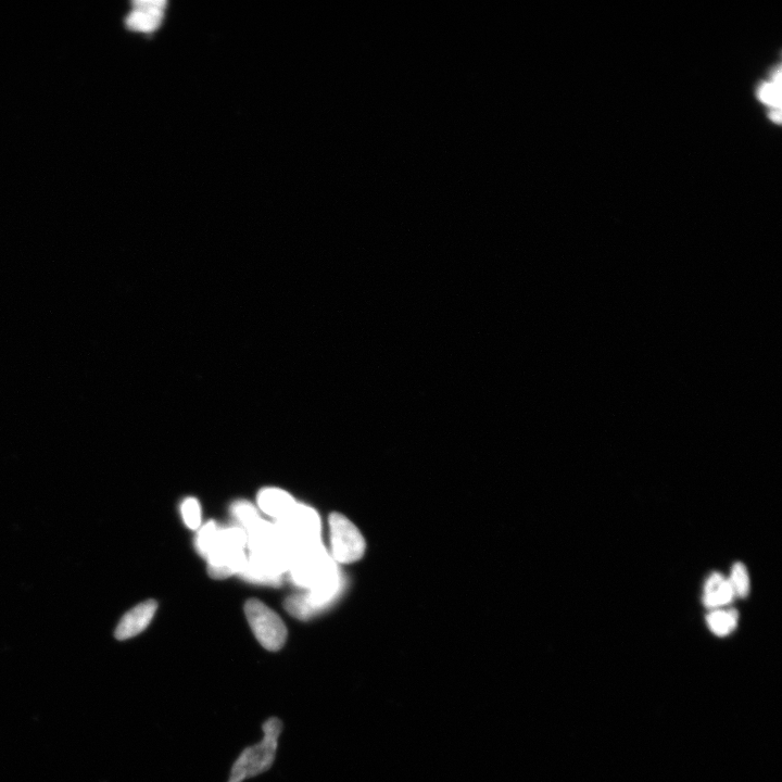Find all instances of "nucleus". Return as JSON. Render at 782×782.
Segmentation results:
<instances>
[{
    "mask_svg": "<svg viewBox=\"0 0 782 782\" xmlns=\"http://www.w3.org/2000/svg\"><path fill=\"white\" fill-rule=\"evenodd\" d=\"M264 737L256 746L245 749L234 763L229 782H244L269 771L272 767L283 723L279 718L271 717L262 725Z\"/></svg>",
    "mask_w": 782,
    "mask_h": 782,
    "instance_id": "f257e3e1",
    "label": "nucleus"
},
{
    "mask_svg": "<svg viewBox=\"0 0 782 782\" xmlns=\"http://www.w3.org/2000/svg\"><path fill=\"white\" fill-rule=\"evenodd\" d=\"M285 544L293 549L321 541V520L315 510L296 504L275 524Z\"/></svg>",
    "mask_w": 782,
    "mask_h": 782,
    "instance_id": "f03ea898",
    "label": "nucleus"
},
{
    "mask_svg": "<svg viewBox=\"0 0 782 782\" xmlns=\"http://www.w3.org/2000/svg\"><path fill=\"white\" fill-rule=\"evenodd\" d=\"M245 613L252 632L264 649L276 652L284 647L287 628L279 615L257 599L246 602Z\"/></svg>",
    "mask_w": 782,
    "mask_h": 782,
    "instance_id": "7ed1b4c3",
    "label": "nucleus"
},
{
    "mask_svg": "<svg viewBox=\"0 0 782 782\" xmlns=\"http://www.w3.org/2000/svg\"><path fill=\"white\" fill-rule=\"evenodd\" d=\"M333 559L348 564L359 561L365 551V542L347 517L339 513L330 516Z\"/></svg>",
    "mask_w": 782,
    "mask_h": 782,
    "instance_id": "20e7f679",
    "label": "nucleus"
},
{
    "mask_svg": "<svg viewBox=\"0 0 782 782\" xmlns=\"http://www.w3.org/2000/svg\"><path fill=\"white\" fill-rule=\"evenodd\" d=\"M166 8L167 2H163V0L134 2L130 15L125 19L126 28L144 34L156 32L165 19Z\"/></svg>",
    "mask_w": 782,
    "mask_h": 782,
    "instance_id": "39448f33",
    "label": "nucleus"
},
{
    "mask_svg": "<svg viewBox=\"0 0 782 782\" xmlns=\"http://www.w3.org/2000/svg\"><path fill=\"white\" fill-rule=\"evenodd\" d=\"M157 608L158 603L155 600H147L136 605L121 618L115 632L116 638L123 641L143 633L153 620Z\"/></svg>",
    "mask_w": 782,
    "mask_h": 782,
    "instance_id": "423d86ee",
    "label": "nucleus"
},
{
    "mask_svg": "<svg viewBox=\"0 0 782 782\" xmlns=\"http://www.w3.org/2000/svg\"><path fill=\"white\" fill-rule=\"evenodd\" d=\"M736 597L735 591L729 582L720 573H713L704 586L703 603L706 608L720 610Z\"/></svg>",
    "mask_w": 782,
    "mask_h": 782,
    "instance_id": "0eeeda50",
    "label": "nucleus"
},
{
    "mask_svg": "<svg viewBox=\"0 0 782 782\" xmlns=\"http://www.w3.org/2000/svg\"><path fill=\"white\" fill-rule=\"evenodd\" d=\"M258 504L260 509L274 517V519L281 520L296 506V501L292 496L286 493V491L275 488L262 489L258 495Z\"/></svg>",
    "mask_w": 782,
    "mask_h": 782,
    "instance_id": "6e6552de",
    "label": "nucleus"
},
{
    "mask_svg": "<svg viewBox=\"0 0 782 782\" xmlns=\"http://www.w3.org/2000/svg\"><path fill=\"white\" fill-rule=\"evenodd\" d=\"M781 69L778 66L774 71L772 82L763 83L758 90V96L762 102L771 107V118L774 122L779 123L781 120L780 113V95H781Z\"/></svg>",
    "mask_w": 782,
    "mask_h": 782,
    "instance_id": "1a4fd4ad",
    "label": "nucleus"
},
{
    "mask_svg": "<svg viewBox=\"0 0 782 782\" xmlns=\"http://www.w3.org/2000/svg\"><path fill=\"white\" fill-rule=\"evenodd\" d=\"M739 621V613L735 609L722 611L713 610L706 622L716 636L725 637L734 632Z\"/></svg>",
    "mask_w": 782,
    "mask_h": 782,
    "instance_id": "9d476101",
    "label": "nucleus"
},
{
    "mask_svg": "<svg viewBox=\"0 0 782 782\" xmlns=\"http://www.w3.org/2000/svg\"><path fill=\"white\" fill-rule=\"evenodd\" d=\"M731 587L735 591V595L738 598H747L750 594V576L747 567L742 563H736L731 570L729 578Z\"/></svg>",
    "mask_w": 782,
    "mask_h": 782,
    "instance_id": "9b49d317",
    "label": "nucleus"
},
{
    "mask_svg": "<svg viewBox=\"0 0 782 782\" xmlns=\"http://www.w3.org/2000/svg\"><path fill=\"white\" fill-rule=\"evenodd\" d=\"M217 536L218 528L213 522L208 523L204 528L200 529L197 536V547L201 554L206 558L209 556L214 545H216Z\"/></svg>",
    "mask_w": 782,
    "mask_h": 782,
    "instance_id": "f8f14e48",
    "label": "nucleus"
},
{
    "mask_svg": "<svg viewBox=\"0 0 782 782\" xmlns=\"http://www.w3.org/2000/svg\"><path fill=\"white\" fill-rule=\"evenodd\" d=\"M233 513L236 516V519L246 527V531L251 527H254L261 520L256 509L246 501L235 503Z\"/></svg>",
    "mask_w": 782,
    "mask_h": 782,
    "instance_id": "ddd939ff",
    "label": "nucleus"
},
{
    "mask_svg": "<svg viewBox=\"0 0 782 782\" xmlns=\"http://www.w3.org/2000/svg\"><path fill=\"white\" fill-rule=\"evenodd\" d=\"M182 513L188 528L197 531L201 525V509L199 502L194 498L186 499L182 506Z\"/></svg>",
    "mask_w": 782,
    "mask_h": 782,
    "instance_id": "4468645a",
    "label": "nucleus"
}]
</instances>
